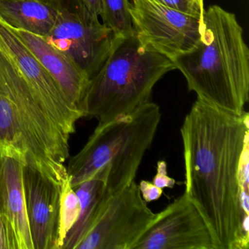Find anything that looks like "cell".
Here are the masks:
<instances>
[{"mask_svg": "<svg viewBox=\"0 0 249 249\" xmlns=\"http://www.w3.org/2000/svg\"><path fill=\"white\" fill-rule=\"evenodd\" d=\"M74 189L79 198L81 213L67 236L62 249H74L92 224L104 202L113 195L106 187L104 178L98 174L83 182Z\"/></svg>", "mask_w": 249, "mask_h": 249, "instance_id": "15", "label": "cell"}, {"mask_svg": "<svg viewBox=\"0 0 249 249\" xmlns=\"http://www.w3.org/2000/svg\"><path fill=\"white\" fill-rule=\"evenodd\" d=\"M0 45L15 64L46 113L68 135L74 133L77 122L84 117V113L69 101L14 30L1 20Z\"/></svg>", "mask_w": 249, "mask_h": 249, "instance_id": "10", "label": "cell"}, {"mask_svg": "<svg viewBox=\"0 0 249 249\" xmlns=\"http://www.w3.org/2000/svg\"><path fill=\"white\" fill-rule=\"evenodd\" d=\"M185 193L208 223L218 249H249V221L241 208L240 166L249 142V115L200 99L180 128Z\"/></svg>", "mask_w": 249, "mask_h": 249, "instance_id": "1", "label": "cell"}, {"mask_svg": "<svg viewBox=\"0 0 249 249\" xmlns=\"http://www.w3.org/2000/svg\"><path fill=\"white\" fill-rule=\"evenodd\" d=\"M132 249H218L212 231L192 199L183 193L152 222Z\"/></svg>", "mask_w": 249, "mask_h": 249, "instance_id": "9", "label": "cell"}, {"mask_svg": "<svg viewBox=\"0 0 249 249\" xmlns=\"http://www.w3.org/2000/svg\"><path fill=\"white\" fill-rule=\"evenodd\" d=\"M141 196L145 202H151L158 200L163 194V189L147 180H141L138 185Z\"/></svg>", "mask_w": 249, "mask_h": 249, "instance_id": "20", "label": "cell"}, {"mask_svg": "<svg viewBox=\"0 0 249 249\" xmlns=\"http://www.w3.org/2000/svg\"><path fill=\"white\" fill-rule=\"evenodd\" d=\"M161 119L160 106L149 101L129 114L98 123L66 167L72 188L97 173L104 178L106 187L113 195L135 181Z\"/></svg>", "mask_w": 249, "mask_h": 249, "instance_id": "5", "label": "cell"}, {"mask_svg": "<svg viewBox=\"0 0 249 249\" xmlns=\"http://www.w3.org/2000/svg\"><path fill=\"white\" fill-rule=\"evenodd\" d=\"M70 137L46 113L0 45V154L61 183L68 176Z\"/></svg>", "mask_w": 249, "mask_h": 249, "instance_id": "3", "label": "cell"}, {"mask_svg": "<svg viewBox=\"0 0 249 249\" xmlns=\"http://www.w3.org/2000/svg\"><path fill=\"white\" fill-rule=\"evenodd\" d=\"M152 183L160 189H173L176 185V180L167 175V165L165 161L157 162V174L153 178Z\"/></svg>", "mask_w": 249, "mask_h": 249, "instance_id": "19", "label": "cell"}, {"mask_svg": "<svg viewBox=\"0 0 249 249\" xmlns=\"http://www.w3.org/2000/svg\"><path fill=\"white\" fill-rule=\"evenodd\" d=\"M102 14L105 25L113 31L115 36L133 34V26L129 13V0H101Z\"/></svg>", "mask_w": 249, "mask_h": 249, "instance_id": "17", "label": "cell"}, {"mask_svg": "<svg viewBox=\"0 0 249 249\" xmlns=\"http://www.w3.org/2000/svg\"><path fill=\"white\" fill-rule=\"evenodd\" d=\"M23 178L35 249H57L60 183L29 166H24Z\"/></svg>", "mask_w": 249, "mask_h": 249, "instance_id": "11", "label": "cell"}, {"mask_svg": "<svg viewBox=\"0 0 249 249\" xmlns=\"http://www.w3.org/2000/svg\"><path fill=\"white\" fill-rule=\"evenodd\" d=\"M81 210L79 198L72 188L68 176L60 183L57 249H62L67 236L79 218Z\"/></svg>", "mask_w": 249, "mask_h": 249, "instance_id": "16", "label": "cell"}, {"mask_svg": "<svg viewBox=\"0 0 249 249\" xmlns=\"http://www.w3.org/2000/svg\"><path fill=\"white\" fill-rule=\"evenodd\" d=\"M114 37L82 0H59L54 25L43 38L69 56L91 78L103 66Z\"/></svg>", "mask_w": 249, "mask_h": 249, "instance_id": "6", "label": "cell"}, {"mask_svg": "<svg viewBox=\"0 0 249 249\" xmlns=\"http://www.w3.org/2000/svg\"><path fill=\"white\" fill-rule=\"evenodd\" d=\"M13 30L56 81L69 101L80 108L90 80L85 71L41 36Z\"/></svg>", "mask_w": 249, "mask_h": 249, "instance_id": "13", "label": "cell"}, {"mask_svg": "<svg viewBox=\"0 0 249 249\" xmlns=\"http://www.w3.org/2000/svg\"><path fill=\"white\" fill-rule=\"evenodd\" d=\"M59 0H0V20L11 28L44 37L54 25Z\"/></svg>", "mask_w": 249, "mask_h": 249, "instance_id": "14", "label": "cell"}, {"mask_svg": "<svg viewBox=\"0 0 249 249\" xmlns=\"http://www.w3.org/2000/svg\"><path fill=\"white\" fill-rule=\"evenodd\" d=\"M164 6L191 14H203L205 10L201 9L192 0H154Z\"/></svg>", "mask_w": 249, "mask_h": 249, "instance_id": "18", "label": "cell"}, {"mask_svg": "<svg viewBox=\"0 0 249 249\" xmlns=\"http://www.w3.org/2000/svg\"><path fill=\"white\" fill-rule=\"evenodd\" d=\"M0 249H10L6 228L1 216H0Z\"/></svg>", "mask_w": 249, "mask_h": 249, "instance_id": "22", "label": "cell"}, {"mask_svg": "<svg viewBox=\"0 0 249 249\" xmlns=\"http://www.w3.org/2000/svg\"><path fill=\"white\" fill-rule=\"evenodd\" d=\"M171 60L198 99L235 114L245 111L249 100V49L234 14L216 5L204 11L197 44Z\"/></svg>", "mask_w": 249, "mask_h": 249, "instance_id": "2", "label": "cell"}, {"mask_svg": "<svg viewBox=\"0 0 249 249\" xmlns=\"http://www.w3.org/2000/svg\"><path fill=\"white\" fill-rule=\"evenodd\" d=\"M176 70L170 58L146 49L135 33L116 36L103 66L90 78L80 108L104 123L126 116L151 99L164 75Z\"/></svg>", "mask_w": 249, "mask_h": 249, "instance_id": "4", "label": "cell"}, {"mask_svg": "<svg viewBox=\"0 0 249 249\" xmlns=\"http://www.w3.org/2000/svg\"><path fill=\"white\" fill-rule=\"evenodd\" d=\"M201 9L204 10L203 0H192Z\"/></svg>", "mask_w": 249, "mask_h": 249, "instance_id": "23", "label": "cell"}, {"mask_svg": "<svg viewBox=\"0 0 249 249\" xmlns=\"http://www.w3.org/2000/svg\"><path fill=\"white\" fill-rule=\"evenodd\" d=\"M24 166L14 157L0 154V216L10 249H35L26 208Z\"/></svg>", "mask_w": 249, "mask_h": 249, "instance_id": "12", "label": "cell"}, {"mask_svg": "<svg viewBox=\"0 0 249 249\" xmlns=\"http://www.w3.org/2000/svg\"><path fill=\"white\" fill-rule=\"evenodd\" d=\"M155 215L132 182L107 198L74 249H132Z\"/></svg>", "mask_w": 249, "mask_h": 249, "instance_id": "7", "label": "cell"}, {"mask_svg": "<svg viewBox=\"0 0 249 249\" xmlns=\"http://www.w3.org/2000/svg\"><path fill=\"white\" fill-rule=\"evenodd\" d=\"M82 2L91 14L100 17L102 14L101 0H82Z\"/></svg>", "mask_w": 249, "mask_h": 249, "instance_id": "21", "label": "cell"}, {"mask_svg": "<svg viewBox=\"0 0 249 249\" xmlns=\"http://www.w3.org/2000/svg\"><path fill=\"white\" fill-rule=\"evenodd\" d=\"M134 31L146 49L170 59L192 51L202 34V15L164 6L154 0H132Z\"/></svg>", "mask_w": 249, "mask_h": 249, "instance_id": "8", "label": "cell"}]
</instances>
